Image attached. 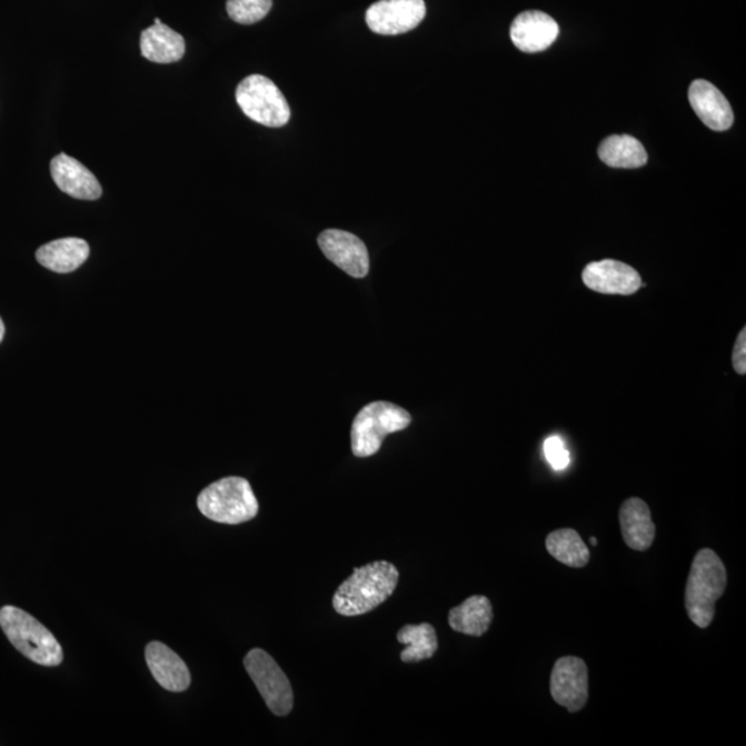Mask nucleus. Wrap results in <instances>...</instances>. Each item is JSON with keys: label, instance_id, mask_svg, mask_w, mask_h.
<instances>
[{"label": "nucleus", "instance_id": "f257e3e1", "mask_svg": "<svg viewBox=\"0 0 746 746\" xmlns=\"http://www.w3.org/2000/svg\"><path fill=\"white\" fill-rule=\"evenodd\" d=\"M398 569L389 561H374L355 571L336 590L332 605L344 617H358L384 605L397 588Z\"/></svg>", "mask_w": 746, "mask_h": 746}, {"label": "nucleus", "instance_id": "f03ea898", "mask_svg": "<svg viewBox=\"0 0 746 746\" xmlns=\"http://www.w3.org/2000/svg\"><path fill=\"white\" fill-rule=\"evenodd\" d=\"M727 588V569L712 549H700L688 575L685 606L692 623L706 629L714 623L716 603Z\"/></svg>", "mask_w": 746, "mask_h": 746}, {"label": "nucleus", "instance_id": "7ed1b4c3", "mask_svg": "<svg viewBox=\"0 0 746 746\" xmlns=\"http://www.w3.org/2000/svg\"><path fill=\"white\" fill-rule=\"evenodd\" d=\"M0 628L17 650L32 663L59 666L64 659L60 643L32 615L13 606L0 608Z\"/></svg>", "mask_w": 746, "mask_h": 746}, {"label": "nucleus", "instance_id": "20e7f679", "mask_svg": "<svg viewBox=\"0 0 746 746\" xmlns=\"http://www.w3.org/2000/svg\"><path fill=\"white\" fill-rule=\"evenodd\" d=\"M197 505L209 520L230 526L252 520L259 514L258 499L242 477H226L210 484L199 494Z\"/></svg>", "mask_w": 746, "mask_h": 746}, {"label": "nucleus", "instance_id": "39448f33", "mask_svg": "<svg viewBox=\"0 0 746 746\" xmlns=\"http://www.w3.org/2000/svg\"><path fill=\"white\" fill-rule=\"evenodd\" d=\"M411 415L396 404L376 401L358 412L351 426V451L357 458L378 454L381 442L391 432L406 430Z\"/></svg>", "mask_w": 746, "mask_h": 746}, {"label": "nucleus", "instance_id": "423d86ee", "mask_svg": "<svg viewBox=\"0 0 746 746\" xmlns=\"http://www.w3.org/2000/svg\"><path fill=\"white\" fill-rule=\"evenodd\" d=\"M236 99L245 116L269 128L289 122L290 108L277 84L263 76H250L238 84Z\"/></svg>", "mask_w": 746, "mask_h": 746}, {"label": "nucleus", "instance_id": "0eeeda50", "mask_svg": "<svg viewBox=\"0 0 746 746\" xmlns=\"http://www.w3.org/2000/svg\"><path fill=\"white\" fill-rule=\"evenodd\" d=\"M243 666L272 714L289 715L294 708L292 686L275 658L261 648H253L245 657Z\"/></svg>", "mask_w": 746, "mask_h": 746}, {"label": "nucleus", "instance_id": "6e6552de", "mask_svg": "<svg viewBox=\"0 0 746 746\" xmlns=\"http://www.w3.org/2000/svg\"><path fill=\"white\" fill-rule=\"evenodd\" d=\"M426 16L424 0H379L367 10L366 20L379 36H401L415 30Z\"/></svg>", "mask_w": 746, "mask_h": 746}, {"label": "nucleus", "instance_id": "1a4fd4ad", "mask_svg": "<svg viewBox=\"0 0 746 746\" xmlns=\"http://www.w3.org/2000/svg\"><path fill=\"white\" fill-rule=\"evenodd\" d=\"M550 694L557 704L571 714L584 709L589 698V675L585 660L578 657L557 659L550 675Z\"/></svg>", "mask_w": 746, "mask_h": 746}, {"label": "nucleus", "instance_id": "9d476101", "mask_svg": "<svg viewBox=\"0 0 746 746\" xmlns=\"http://www.w3.org/2000/svg\"><path fill=\"white\" fill-rule=\"evenodd\" d=\"M318 245L329 261L346 275L364 278L369 272V253L366 243L355 233L341 230H326L318 237Z\"/></svg>", "mask_w": 746, "mask_h": 746}, {"label": "nucleus", "instance_id": "9b49d317", "mask_svg": "<svg viewBox=\"0 0 746 746\" xmlns=\"http://www.w3.org/2000/svg\"><path fill=\"white\" fill-rule=\"evenodd\" d=\"M583 280L589 289L606 295L628 296L643 287L639 272L634 267L611 259L586 266Z\"/></svg>", "mask_w": 746, "mask_h": 746}, {"label": "nucleus", "instance_id": "f8f14e48", "mask_svg": "<svg viewBox=\"0 0 746 746\" xmlns=\"http://www.w3.org/2000/svg\"><path fill=\"white\" fill-rule=\"evenodd\" d=\"M559 32V24L554 17L537 10L518 14L510 27L511 42L524 53H538L550 48Z\"/></svg>", "mask_w": 746, "mask_h": 746}, {"label": "nucleus", "instance_id": "ddd939ff", "mask_svg": "<svg viewBox=\"0 0 746 746\" xmlns=\"http://www.w3.org/2000/svg\"><path fill=\"white\" fill-rule=\"evenodd\" d=\"M688 100L694 112L709 129L725 132L733 127L734 113L730 102L710 82L704 79L694 81L688 89Z\"/></svg>", "mask_w": 746, "mask_h": 746}, {"label": "nucleus", "instance_id": "4468645a", "mask_svg": "<svg viewBox=\"0 0 746 746\" xmlns=\"http://www.w3.org/2000/svg\"><path fill=\"white\" fill-rule=\"evenodd\" d=\"M51 178L62 192L84 201H95L101 197L99 180L76 158L60 153L50 163Z\"/></svg>", "mask_w": 746, "mask_h": 746}, {"label": "nucleus", "instance_id": "2eb2a0df", "mask_svg": "<svg viewBox=\"0 0 746 746\" xmlns=\"http://www.w3.org/2000/svg\"><path fill=\"white\" fill-rule=\"evenodd\" d=\"M146 660L153 679L165 690L183 693L191 685V675L183 659L161 641L146 647Z\"/></svg>", "mask_w": 746, "mask_h": 746}, {"label": "nucleus", "instance_id": "dca6fc26", "mask_svg": "<svg viewBox=\"0 0 746 746\" xmlns=\"http://www.w3.org/2000/svg\"><path fill=\"white\" fill-rule=\"evenodd\" d=\"M620 531L631 550L645 551L655 539V524L650 508L640 498L626 499L619 509Z\"/></svg>", "mask_w": 746, "mask_h": 746}, {"label": "nucleus", "instance_id": "f3484780", "mask_svg": "<svg viewBox=\"0 0 746 746\" xmlns=\"http://www.w3.org/2000/svg\"><path fill=\"white\" fill-rule=\"evenodd\" d=\"M90 248L81 238H61L37 250L39 263L50 271L67 275L79 269L88 260Z\"/></svg>", "mask_w": 746, "mask_h": 746}, {"label": "nucleus", "instance_id": "a211bd4d", "mask_svg": "<svg viewBox=\"0 0 746 746\" xmlns=\"http://www.w3.org/2000/svg\"><path fill=\"white\" fill-rule=\"evenodd\" d=\"M141 54L145 59L158 64H170L183 59L186 53L185 38L163 22L148 27L140 39Z\"/></svg>", "mask_w": 746, "mask_h": 746}, {"label": "nucleus", "instance_id": "6ab92c4d", "mask_svg": "<svg viewBox=\"0 0 746 746\" xmlns=\"http://www.w3.org/2000/svg\"><path fill=\"white\" fill-rule=\"evenodd\" d=\"M494 619L491 601L486 596H471L448 615L451 629L467 636L486 635Z\"/></svg>", "mask_w": 746, "mask_h": 746}, {"label": "nucleus", "instance_id": "aec40b11", "mask_svg": "<svg viewBox=\"0 0 746 746\" xmlns=\"http://www.w3.org/2000/svg\"><path fill=\"white\" fill-rule=\"evenodd\" d=\"M599 157L609 168L637 169L647 163L641 142L628 135H615L603 140Z\"/></svg>", "mask_w": 746, "mask_h": 746}, {"label": "nucleus", "instance_id": "412c9836", "mask_svg": "<svg viewBox=\"0 0 746 746\" xmlns=\"http://www.w3.org/2000/svg\"><path fill=\"white\" fill-rule=\"evenodd\" d=\"M546 549L551 557L568 567L583 568L590 560L588 546L571 528L556 529L550 533L546 538Z\"/></svg>", "mask_w": 746, "mask_h": 746}, {"label": "nucleus", "instance_id": "4be33fe9", "mask_svg": "<svg viewBox=\"0 0 746 746\" xmlns=\"http://www.w3.org/2000/svg\"><path fill=\"white\" fill-rule=\"evenodd\" d=\"M397 640L407 646L401 653V660L406 664L430 659L438 650L436 629L426 623L404 626L398 631Z\"/></svg>", "mask_w": 746, "mask_h": 746}, {"label": "nucleus", "instance_id": "5701e85b", "mask_svg": "<svg viewBox=\"0 0 746 746\" xmlns=\"http://www.w3.org/2000/svg\"><path fill=\"white\" fill-rule=\"evenodd\" d=\"M272 0H227V13L238 24H256L271 10Z\"/></svg>", "mask_w": 746, "mask_h": 746}, {"label": "nucleus", "instance_id": "b1692460", "mask_svg": "<svg viewBox=\"0 0 746 746\" xmlns=\"http://www.w3.org/2000/svg\"><path fill=\"white\" fill-rule=\"evenodd\" d=\"M545 458L555 470L560 471L569 465V452L559 436H551L544 444Z\"/></svg>", "mask_w": 746, "mask_h": 746}, {"label": "nucleus", "instance_id": "393cba45", "mask_svg": "<svg viewBox=\"0 0 746 746\" xmlns=\"http://www.w3.org/2000/svg\"><path fill=\"white\" fill-rule=\"evenodd\" d=\"M733 367L738 375L746 374V328L738 334L736 346H734Z\"/></svg>", "mask_w": 746, "mask_h": 746}, {"label": "nucleus", "instance_id": "a878e982", "mask_svg": "<svg viewBox=\"0 0 746 746\" xmlns=\"http://www.w3.org/2000/svg\"><path fill=\"white\" fill-rule=\"evenodd\" d=\"M3 338H4V324L2 321V318H0V344H2Z\"/></svg>", "mask_w": 746, "mask_h": 746}, {"label": "nucleus", "instance_id": "bb28decb", "mask_svg": "<svg viewBox=\"0 0 746 746\" xmlns=\"http://www.w3.org/2000/svg\"><path fill=\"white\" fill-rule=\"evenodd\" d=\"M590 544L596 546L597 545V539L596 538H590Z\"/></svg>", "mask_w": 746, "mask_h": 746}]
</instances>
